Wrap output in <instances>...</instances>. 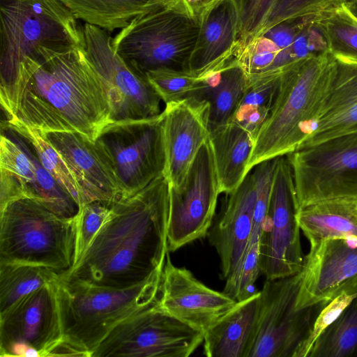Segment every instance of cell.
<instances>
[{"label": "cell", "mask_w": 357, "mask_h": 357, "mask_svg": "<svg viewBox=\"0 0 357 357\" xmlns=\"http://www.w3.org/2000/svg\"><path fill=\"white\" fill-rule=\"evenodd\" d=\"M0 102L6 121L43 134L77 132L95 142L112 122L105 86L79 46L36 48L0 87Z\"/></svg>", "instance_id": "1"}, {"label": "cell", "mask_w": 357, "mask_h": 357, "mask_svg": "<svg viewBox=\"0 0 357 357\" xmlns=\"http://www.w3.org/2000/svg\"><path fill=\"white\" fill-rule=\"evenodd\" d=\"M168 190L162 176L135 195L113 203L82 259L60 276L126 288L162 269L168 252Z\"/></svg>", "instance_id": "2"}, {"label": "cell", "mask_w": 357, "mask_h": 357, "mask_svg": "<svg viewBox=\"0 0 357 357\" xmlns=\"http://www.w3.org/2000/svg\"><path fill=\"white\" fill-rule=\"evenodd\" d=\"M162 268L126 288L93 285L59 274L56 287L62 337L91 357L118 325L158 303Z\"/></svg>", "instance_id": "3"}, {"label": "cell", "mask_w": 357, "mask_h": 357, "mask_svg": "<svg viewBox=\"0 0 357 357\" xmlns=\"http://www.w3.org/2000/svg\"><path fill=\"white\" fill-rule=\"evenodd\" d=\"M333 61L326 52L296 61L283 70L268 115L255 135L247 174L264 160L291 153L309 136L312 116Z\"/></svg>", "instance_id": "4"}, {"label": "cell", "mask_w": 357, "mask_h": 357, "mask_svg": "<svg viewBox=\"0 0 357 357\" xmlns=\"http://www.w3.org/2000/svg\"><path fill=\"white\" fill-rule=\"evenodd\" d=\"M75 216L61 218L24 197L0 210V264H26L61 274L74 265Z\"/></svg>", "instance_id": "5"}, {"label": "cell", "mask_w": 357, "mask_h": 357, "mask_svg": "<svg viewBox=\"0 0 357 357\" xmlns=\"http://www.w3.org/2000/svg\"><path fill=\"white\" fill-rule=\"evenodd\" d=\"M199 21L181 0L139 15L112 40L114 50L139 73L160 68L189 70Z\"/></svg>", "instance_id": "6"}, {"label": "cell", "mask_w": 357, "mask_h": 357, "mask_svg": "<svg viewBox=\"0 0 357 357\" xmlns=\"http://www.w3.org/2000/svg\"><path fill=\"white\" fill-rule=\"evenodd\" d=\"M0 87L15 79L20 62L40 46L84 48V25L59 0H0Z\"/></svg>", "instance_id": "7"}, {"label": "cell", "mask_w": 357, "mask_h": 357, "mask_svg": "<svg viewBox=\"0 0 357 357\" xmlns=\"http://www.w3.org/2000/svg\"><path fill=\"white\" fill-rule=\"evenodd\" d=\"M301 273L266 280L247 357H299L314 323L327 305L296 309Z\"/></svg>", "instance_id": "8"}, {"label": "cell", "mask_w": 357, "mask_h": 357, "mask_svg": "<svg viewBox=\"0 0 357 357\" xmlns=\"http://www.w3.org/2000/svg\"><path fill=\"white\" fill-rule=\"evenodd\" d=\"M287 156L298 208L324 200H357V131L299 147Z\"/></svg>", "instance_id": "9"}, {"label": "cell", "mask_w": 357, "mask_h": 357, "mask_svg": "<svg viewBox=\"0 0 357 357\" xmlns=\"http://www.w3.org/2000/svg\"><path fill=\"white\" fill-rule=\"evenodd\" d=\"M109 158L122 190L132 196L164 176L166 155L163 113L141 119L112 121L95 141Z\"/></svg>", "instance_id": "10"}, {"label": "cell", "mask_w": 357, "mask_h": 357, "mask_svg": "<svg viewBox=\"0 0 357 357\" xmlns=\"http://www.w3.org/2000/svg\"><path fill=\"white\" fill-rule=\"evenodd\" d=\"M204 334L162 310L158 303L118 325L91 357H188Z\"/></svg>", "instance_id": "11"}, {"label": "cell", "mask_w": 357, "mask_h": 357, "mask_svg": "<svg viewBox=\"0 0 357 357\" xmlns=\"http://www.w3.org/2000/svg\"><path fill=\"white\" fill-rule=\"evenodd\" d=\"M298 204L287 155L279 156L259 239V265L266 280L298 273L303 267Z\"/></svg>", "instance_id": "12"}, {"label": "cell", "mask_w": 357, "mask_h": 357, "mask_svg": "<svg viewBox=\"0 0 357 357\" xmlns=\"http://www.w3.org/2000/svg\"><path fill=\"white\" fill-rule=\"evenodd\" d=\"M84 50L107 91L112 121L161 114V98L148 77L130 67L114 50L109 32L84 23Z\"/></svg>", "instance_id": "13"}, {"label": "cell", "mask_w": 357, "mask_h": 357, "mask_svg": "<svg viewBox=\"0 0 357 357\" xmlns=\"http://www.w3.org/2000/svg\"><path fill=\"white\" fill-rule=\"evenodd\" d=\"M220 193L208 139L199 150L183 183L178 188L169 185L168 252L208 234Z\"/></svg>", "instance_id": "14"}, {"label": "cell", "mask_w": 357, "mask_h": 357, "mask_svg": "<svg viewBox=\"0 0 357 357\" xmlns=\"http://www.w3.org/2000/svg\"><path fill=\"white\" fill-rule=\"evenodd\" d=\"M56 282L25 296L0 314L1 356L45 357L61 338Z\"/></svg>", "instance_id": "15"}, {"label": "cell", "mask_w": 357, "mask_h": 357, "mask_svg": "<svg viewBox=\"0 0 357 357\" xmlns=\"http://www.w3.org/2000/svg\"><path fill=\"white\" fill-rule=\"evenodd\" d=\"M304 257L296 309L328 304L342 293L357 295V237L310 242Z\"/></svg>", "instance_id": "16"}, {"label": "cell", "mask_w": 357, "mask_h": 357, "mask_svg": "<svg viewBox=\"0 0 357 357\" xmlns=\"http://www.w3.org/2000/svg\"><path fill=\"white\" fill-rule=\"evenodd\" d=\"M238 302L213 290L183 267L174 265L169 252L162 272L159 307L203 334Z\"/></svg>", "instance_id": "17"}, {"label": "cell", "mask_w": 357, "mask_h": 357, "mask_svg": "<svg viewBox=\"0 0 357 357\" xmlns=\"http://www.w3.org/2000/svg\"><path fill=\"white\" fill-rule=\"evenodd\" d=\"M163 133L166 155L164 176L179 187L202 146L209 139L210 104L192 96L165 104Z\"/></svg>", "instance_id": "18"}, {"label": "cell", "mask_w": 357, "mask_h": 357, "mask_svg": "<svg viewBox=\"0 0 357 357\" xmlns=\"http://www.w3.org/2000/svg\"><path fill=\"white\" fill-rule=\"evenodd\" d=\"M44 135L74 173L82 192V205L100 202L110 206L121 198V187L113 167L96 142L71 132Z\"/></svg>", "instance_id": "19"}, {"label": "cell", "mask_w": 357, "mask_h": 357, "mask_svg": "<svg viewBox=\"0 0 357 357\" xmlns=\"http://www.w3.org/2000/svg\"><path fill=\"white\" fill-rule=\"evenodd\" d=\"M0 142V169L16 174L23 182L26 197L36 200L61 218H71L79 206L42 165L26 139L5 128Z\"/></svg>", "instance_id": "20"}, {"label": "cell", "mask_w": 357, "mask_h": 357, "mask_svg": "<svg viewBox=\"0 0 357 357\" xmlns=\"http://www.w3.org/2000/svg\"><path fill=\"white\" fill-rule=\"evenodd\" d=\"M354 131H357V64L334 58L326 88L310 121V135L298 148Z\"/></svg>", "instance_id": "21"}, {"label": "cell", "mask_w": 357, "mask_h": 357, "mask_svg": "<svg viewBox=\"0 0 357 357\" xmlns=\"http://www.w3.org/2000/svg\"><path fill=\"white\" fill-rule=\"evenodd\" d=\"M227 195L224 210L207 234L219 256L222 277L225 279L238 264L252 231L255 188L251 172Z\"/></svg>", "instance_id": "22"}, {"label": "cell", "mask_w": 357, "mask_h": 357, "mask_svg": "<svg viewBox=\"0 0 357 357\" xmlns=\"http://www.w3.org/2000/svg\"><path fill=\"white\" fill-rule=\"evenodd\" d=\"M238 13L235 0H222L199 20L189 70L202 69L234 50L239 44Z\"/></svg>", "instance_id": "23"}, {"label": "cell", "mask_w": 357, "mask_h": 357, "mask_svg": "<svg viewBox=\"0 0 357 357\" xmlns=\"http://www.w3.org/2000/svg\"><path fill=\"white\" fill-rule=\"evenodd\" d=\"M259 291L237 305L204 333L208 357H247L257 317Z\"/></svg>", "instance_id": "24"}, {"label": "cell", "mask_w": 357, "mask_h": 357, "mask_svg": "<svg viewBox=\"0 0 357 357\" xmlns=\"http://www.w3.org/2000/svg\"><path fill=\"white\" fill-rule=\"evenodd\" d=\"M209 141L220 192L229 194L247 174L254 136L239 123L231 120L210 129Z\"/></svg>", "instance_id": "25"}, {"label": "cell", "mask_w": 357, "mask_h": 357, "mask_svg": "<svg viewBox=\"0 0 357 357\" xmlns=\"http://www.w3.org/2000/svg\"><path fill=\"white\" fill-rule=\"evenodd\" d=\"M297 220L309 242L357 237V200L330 199L302 206L298 208Z\"/></svg>", "instance_id": "26"}, {"label": "cell", "mask_w": 357, "mask_h": 357, "mask_svg": "<svg viewBox=\"0 0 357 357\" xmlns=\"http://www.w3.org/2000/svg\"><path fill=\"white\" fill-rule=\"evenodd\" d=\"M237 51L235 48L199 70L160 68L147 72L146 75L165 104L188 96H200L212 86L219 72L236 56Z\"/></svg>", "instance_id": "27"}, {"label": "cell", "mask_w": 357, "mask_h": 357, "mask_svg": "<svg viewBox=\"0 0 357 357\" xmlns=\"http://www.w3.org/2000/svg\"><path fill=\"white\" fill-rule=\"evenodd\" d=\"M78 20L109 33L171 0H59Z\"/></svg>", "instance_id": "28"}, {"label": "cell", "mask_w": 357, "mask_h": 357, "mask_svg": "<svg viewBox=\"0 0 357 357\" xmlns=\"http://www.w3.org/2000/svg\"><path fill=\"white\" fill-rule=\"evenodd\" d=\"M248 87L247 75L238 63L236 55L221 70L213 86L201 96L210 104V129L232 119Z\"/></svg>", "instance_id": "29"}, {"label": "cell", "mask_w": 357, "mask_h": 357, "mask_svg": "<svg viewBox=\"0 0 357 357\" xmlns=\"http://www.w3.org/2000/svg\"><path fill=\"white\" fill-rule=\"evenodd\" d=\"M328 52L337 60L357 64V17L345 3L314 17Z\"/></svg>", "instance_id": "30"}, {"label": "cell", "mask_w": 357, "mask_h": 357, "mask_svg": "<svg viewBox=\"0 0 357 357\" xmlns=\"http://www.w3.org/2000/svg\"><path fill=\"white\" fill-rule=\"evenodd\" d=\"M59 278L57 272L40 266L0 264V314L20 299Z\"/></svg>", "instance_id": "31"}, {"label": "cell", "mask_w": 357, "mask_h": 357, "mask_svg": "<svg viewBox=\"0 0 357 357\" xmlns=\"http://www.w3.org/2000/svg\"><path fill=\"white\" fill-rule=\"evenodd\" d=\"M1 127L10 128L23 137L30 144L42 165L80 206L82 195L79 185L71 168L38 130L18 122L5 121Z\"/></svg>", "instance_id": "32"}, {"label": "cell", "mask_w": 357, "mask_h": 357, "mask_svg": "<svg viewBox=\"0 0 357 357\" xmlns=\"http://www.w3.org/2000/svg\"><path fill=\"white\" fill-rule=\"evenodd\" d=\"M307 357H357V296L321 333Z\"/></svg>", "instance_id": "33"}, {"label": "cell", "mask_w": 357, "mask_h": 357, "mask_svg": "<svg viewBox=\"0 0 357 357\" xmlns=\"http://www.w3.org/2000/svg\"><path fill=\"white\" fill-rule=\"evenodd\" d=\"M261 274L259 265V242H249L234 271L225 279L223 292L237 302L255 293V283Z\"/></svg>", "instance_id": "34"}, {"label": "cell", "mask_w": 357, "mask_h": 357, "mask_svg": "<svg viewBox=\"0 0 357 357\" xmlns=\"http://www.w3.org/2000/svg\"><path fill=\"white\" fill-rule=\"evenodd\" d=\"M110 206L100 202H92L79 206L75 215L76 238L73 266L82 259L89 249L107 218Z\"/></svg>", "instance_id": "35"}, {"label": "cell", "mask_w": 357, "mask_h": 357, "mask_svg": "<svg viewBox=\"0 0 357 357\" xmlns=\"http://www.w3.org/2000/svg\"><path fill=\"white\" fill-rule=\"evenodd\" d=\"M348 1L276 0L259 36L282 22L319 15L338 7Z\"/></svg>", "instance_id": "36"}, {"label": "cell", "mask_w": 357, "mask_h": 357, "mask_svg": "<svg viewBox=\"0 0 357 357\" xmlns=\"http://www.w3.org/2000/svg\"><path fill=\"white\" fill-rule=\"evenodd\" d=\"M278 159V157L264 160L250 170L255 188V206L253 228L249 242L259 241L268 208Z\"/></svg>", "instance_id": "37"}, {"label": "cell", "mask_w": 357, "mask_h": 357, "mask_svg": "<svg viewBox=\"0 0 357 357\" xmlns=\"http://www.w3.org/2000/svg\"><path fill=\"white\" fill-rule=\"evenodd\" d=\"M279 52L280 49L271 40L259 35L239 48L237 60L248 78L256 77L270 71Z\"/></svg>", "instance_id": "38"}, {"label": "cell", "mask_w": 357, "mask_h": 357, "mask_svg": "<svg viewBox=\"0 0 357 357\" xmlns=\"http://www.w3.org/2000/svg\"><path fill=\"white\" fill-rule=\"evenodd\" d=\"M276 0H235L239 20L240 49L259 36Z\"/></svg>", "instance_id": "39"}, {"label": "cell", "mask_w": 357, "mask_h": 357, "mask_svg": "<svg viewBox=\"0 0 357 357\" xmlns=\"http://www.w3.org/2000/svg\"><path fill=\"white\" fill-rule=\"evenodd\" d=\"M357 295L342 293L329 302L317 316L311 333L303 345L299 357H307L314 343L321 333L341 314Z\"/></svg>", "instance_id": "40"}, {"label": "cell", "mask_w": 357, "mask_h": 357, "mask_svg": "<svg viewBox=\"0 0 357 357\" xmlns=\"http://www.w3.org/2000/svg\"><path fill=\"white\" fill-rule=\"evenodd\" d=\"M0 210L8 203L26 197V192L23 182L15 174L0 169Z\"/></svg>", "instance_id": "41"}, {"label": "cell", "mask_w": 357, "mask_h": 357, "mask_svg": "<svg viewBox=\"0 0 357 357\" xmlns=\"http://www.w3.org/2000/svg\"><path fill=\"white\" fill-rule=\"evenodd\" d=\"M222 0H181L188 13L199 21L211 8Z\"/></svg>", "instance_id": "42"}, {"label": "cell", "mask_w": 357, "mask_h": 357, "mask_svg": "<svg viewBox=\"0 0 357 357\" xmlns=\"http://www.w3.org/2000/svg\"><path fill=\"white\" fill-rule=\"evenodd\" d=\"M345 5L352 14L357 17V0H349Z\"/></svg>", "instance_id": "43"}]
</instances>
